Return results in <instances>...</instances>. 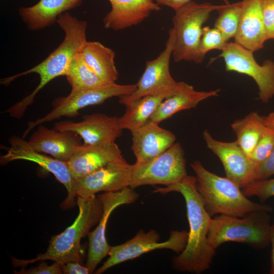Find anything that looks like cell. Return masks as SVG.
<instances>
[{"mask_svg": "<svg viewBox=\"0 0 274 274\" xmlns=\"http://www.w3.org/2000/svg\"><path fill=\"white\" fill-rule=\"evenodd\" d=\"M64 76L72 90L96 88L109 83L96 75L85 63L79 53L71 60Z\"/></svg>", "mask_w": 274, "mask_h": 274, "instance_id": "cell-27", "label": "cell"}, {"mask_svg": "<svg viewBox=\"0 0 274 274\" xmlns=\"http://www.w3.org/2000/svg\"><path fill=\"white\" fill-rule=\"evenodd\" d=\"M191 166L197 179V191L211 217L217 214L243 217L253 212L272 211L271 206L248 199L233 181L209 171L199 160Z\"/></svg>", "mask_w": 274, "mask_h": 274, "instance_id": "cell-3", "label": "cell"}, {"mask_svg": "<svg viewBox=\"0 0 274 274\" xmlns=\"http://www.w3.org/2000/svg\"><path fill=\"white\" fill-rule=\"evenodd\" d=\"M31 134L28 142L36 151L67 162L76 149L82 144L81 138L71 131L48 128L40 124Z\"/></svg>", "mask_w": 274, "mask_h": 274, "instance_id": "cell-19", "label": "cell"}, {"mask_svg": "<svg viewBox=\"0 0 274 274\" xmlns=\"http://www.w3.org/2000/svg\"><path fill=\"white\" fill-rule=\"evenodd\" d=\"M242 10V1L225 4L217 11L218 16L214 27L219 29L228 41L237 32Z\"/></svg>", "mask_w": 274, "mask_h": 274, "instance_id": "cell-28", "label": "cell"}, {"mask_svg": "<svg viewBox=\"0 0 274 274\" xmlns=\"http://www.w3.org/2000/svg\"><path fill=\"white\" fill-rule=\"evenodd\" d=\"M136 88V84L121 85L115 82L96 88L71 90L67 96L58 97L53 101L52 109L47 115L29 122L23 138L40 124L64 116L75 117L79 115L80 110L86 107L100 105L111 97L129 95Z\"/></svg>", "mask_w": 274, "mask_h": 274, "instance_id": "cell-7", "label": "cell"}, {"mask_svg": "<svg viewBox=\"0 0 274 274\" xmlns=\"http://www.w3.org/2000/svg\"><path fill=\"white\" fill-rule=\"evenodd\" d=\"M123 157L115 142L79 146L67 161L73 178L76 179Z\"/></svg>", "mask_w": 274, "mask_h": 274, "instance_id": "cell-18", "label": "cell"}, {"mask_svg": "<svg viewBox=\"0 0 274 274\" xmlns=\"http://www.w3.org/2000/svg\"><path fill=\"white\" fill-rule=\"evenodd\" d=\"M231 127L236 135L238 145L249 159L266 127L262 116L251 112L244 118L235 120Z\"/></svg>", "mask_w": 274, "mask_h": 274, "instance_id": "cell-26", "label": "cell"}, {"mask_svg": "<svg viewBox=\"0 0 274 274\" xmlns=\"http://www.w3.org/2000/svg\"><path fill=\"white\" fill-rule=\"evenodd\" d=\"M247 197L256 196L265 201L274 196V178L255 180L242 189Z\"/></svg>", "mask_w": 274, "mask_h": 274, "instance_id": "cell-31", "label": "cell"}, {"mask_svg": "<svg viewBox=\"0 0 274 274\" xmlns=\"http://www.w3.org/2000/svg\"><path fill=\"white\" fill-rule=\"evenodd\" d=\"M78 215L73 223L63 232L53 236L46 251L29 260L11 257L15 267H21L38 261L51 260L63 264L68 262H81V241L90 229L98 223L102 214V204L95 195L88 198L77 197Z\"/></svg>", "mask_w": 274, "mask_h": 274, "instance_id": "cell-4", "label": "cell"}, {"mask_svg": "<svg viewBox=\"0 0 274 274\" xmlns=\"http://www.w3.org/2000/svg\"><path fill=\"white\" fill-rule=\"evenodd\" d=\"M56 23L64 33V38L59 46L36 66L1 80V84L7 85L16 78L29 74L35 73L40 77L39 84L35 90L6 111L13 118H22L41 89L54 79L65 75L73 58L87 42L86 21L80 20L66 12L58 17Z\"/></svg>", "mask_w": 274, "mask_h": 274, "instance_id": "cell-2", "label": "cell"}, {"mask_svg": "<svg viewBox=\"0 0 274 274\" xmlns=\"http://www.w3.org/2000/svg\"><path fill=\"white\" fill-rule=\"evenodd\" d=\"M171 192L180 193L184 197L189 225L186 247L173 259V268L181 272L202 273L210 267L216 250L208 242L212 218L197 191L196 177L187 176L179 183L164 187H155L153 191L161 194Z\"/></svg>", "mask_w": 274, "mask_h": 274, "instance_id": "cell-1", "label": "cell"}, {"mask_svg": "<svg viewBox=\"0 0 274 274\" xmlns=\"http://www.w3.org/2000/svg\"><path fill=\"white\" fill-rule=\"evenodd\" d=\"M54 128L76 133L83 140L84 145L114 142L123 130L119 117L100 113L85 115L79 122H58Z\"/></svg>", "mask_w": 274, "mask_h": 274, "instance_id": "cell-16", "label": "cell"}, {"mask_svg": "<svg viewBox=\"0 0 274 274\" xmlns=\"http://www.w3.org/2000/svg\"><path fill=\"white\" fill-rule=\"evenodd\" d=\"M274 148V128L266 126L261 138L252 152L249 160L256 173Z\"/></svg>", "mask_w": 274, "mask_h": 274, "instance_id": "cell-30", "label": "cell"}, {"mask_svg": "<svg viewBox=\"0 0 274 274\" xmlns=\"http://www.w3.org/2000/svg\"><path fill=\"white\" fill-rule=\"evenodd\" d=\"M264 125L268 127L274 128V112H272L267 116H262Z\"/></svg>", "mask_w": 274, "mask_h": 274, "instance_id": "cell-38", "label": "cell"}, {"mask_svg": "<svg viewBox=\"0 0 274 274\" xmlns=\"http://www.w3.org/2000/svg\"><path fill=\"white\" fill-rule=\"evenodd\" d=\"M219 91V89L196 91L187 84L178 92L165 98L149 120L159 124L181 111L194 108L202 100L218 96Z\"/></svg>", "mask_w": 274, "mask_h": 274, "instance_id": "cell-23", "label": "cell"}, {"mask_svg": "<svg viewBox=\"0 0 274 274\" xmlns=\"http://www.w3.org/2000/svg\"><path fill=\"white\" fill-rule=\"evenodd\" d=\"M262 9L266 39H274V0H262Z\"/></svg>", "mask_w": 274, "mask_h": 274, "instance_id": "cell-32", "label": "cell"}, {"mask_svg": "<svg viewBox=\"0 0 274 274\" xmlns=\"http://www.w3.org/2000/svg\"><path fill=\"white\" fill-rule=\"evenodd\" d=\"M268 212L255 211L243 217L219 215L212 219L208 239L216 250L229 242L246 244L263 249L270 244L271 224Z\"/></svg>", "mask_w": 274, "mask_h": 274, "instance_id": "cell-5", "label": "cell"}, {"mask_svg": "<svg viewBox=\"0 0 274 274\" xmlns=\"http://www.w3.org/2000/svg\"><path fill=\"white\" fill-rule=\"evenodd\" d=\"M170 95L168 93L146 95L125 106L124 114L119 117L122 129L131 131L143 126L149 121L160 104Z\"/></svg>", "mask_w": 274, "mask_h": 274, "instance_id": "cell-25", "label": "cell"}, {"mask_svg": "<svg viewBox=\"0 0 274 274\" xmlns=\"http://www.w3.org/2000/svg\"><path fill=\"white\" fill-rule=\"evenodd\" d=\"M223 6L209 3L198 4L191 1L175 11L172 18V28L175 33L172 56L175 61L200 63L198 50L203 24L212 12Z\"/></svg>", "mask_w": 274, "mask_h": 274, "instance_id": "cell-6", "label": "cell"}, {"mask_svg": "<svg viewBox=\"0 0 274 274\" xmlns=\"http://www.w3.org/2000/svg\"><path fill=\"white\" fill-rule=\"evenodd\" d=\"M61 265L54 262L52 265H48L44 261L35 267H31L27 270L24 267H22L20 270L14 272L18 274H61L62 273Z\"/></svg>", "mask_w": 274, "mask_h": 274, "instance_id": "cell-33", "label": "cell"}, {"mask_svg": "<svg viewBox=\"0 0 274 274\" xmlns=\"http://www.w3.org/2000/svg\"><path fill=\"white\" fill-rule=\"evenodd\" d=\"M175 39L174 30L168 31V37L165 48L155 59L146 62L145 70L136 84V88L131 94L122 96L119 101L125 106L144 96L168 93L174 94L187 84L177 82L169 71V62L172 56Z\"/></svg>", "mask_w": 274, "mask_h": 274, "instance_id": "cell-8", "label": "cell"}, {"mask_svg": "<svg viewBox=\"0 0 274 274\" xmlns=\"http://www.w3.org/2000/svg\"><path fill=\"white\" fill-rule=\"evenodd\" d=\"M270 244L271 245L270 273L274 274V223L271 224L269 234Z\"/></svg>", "mask_w": 274, "mask_h": 274, "instance_id": "cell-37", "label": "cell"}, {"mask_svg": "<svg viewBox=\"0 0 274 274\" xmlns=\"http://www.w3.org/2000/svg\"><path fill=\"white\" fill-rule=\"evenodd\" d=\"M111 10L103 18L104 27L115 31L138 25L161 8L153 0H109Z\"/></svg>", "mask_w": 274, "mask_h": 274, "instance_id": "cell-21", "label": "cell"}, {"mask_svg": "<svg viewBox=\"0 0 274 274\" xmlns=\"http://www.w3.org/2000/svg\"><path fill=\"white\" fill-rule=\"evenodd\" d=\"M9 143L10 147L7 148L6 153L1 156V164L17 160H27L38 164L52 174L65 187L67 195L62 203V208L68 209L75 205L76 197L73 190L75 179L70 171L67 162L57 160L36 151L23 138L12 136L10 138Z\"/></svg>", "mask_w": 274, "mask_h": 274, "instance_id": "cell-12", "label": "cell"}, {"mask_svg": "<svg viewBox=\"0 0 274 274\" xmlns=\"http://www.w3.org/2000/svg\"><path fill=\"white\" fill-rule=\"evenodd\" d=\"M228 42L222 32L216 27H203L198 50L200 63L209 51L214 49L222 51Z\"/></svg>", "mask_w": 274, "mask_h": 274, "instance_id": "cell-29", "label": "cell"}, {"mask_svg": "<svg viewBox=\"0 0 274 274\" xmlns=\"http://www.w3.org/2000/svg\"><path fill=\"white\" fill-rule=\"evenodd\" d=\"M207 147L220 160L226 177L241 189L256 179V170L236 141L221 142L214 139L207 130L203 132Z\"/></svg>", "mask_w": 274, "mask_h": 274, "instance_id": "cell-15", "label": "cell"}, {"mask_svg": "<svg viewBox=\"0 0 274 274\" xmlns=\"http://www.w3.org/2000/svg\"><path fill=\"white\" fill-rule=\"evenodd\" d=\"M130 132L131 149L138 163L153 159L171 147L176 141L173 132L149 120Z\"/></svg>", "mask_w": 274, "mask_h": 274, "instance_id": "cell-17", "label": "cell"}, {"mask_svg": "<svg viewBox=\"0 0 274 274\" xmlns=\"http://www.w3.org/2000/svg\"><path fill=\"white\" fill-rule=\"evenodd\" d=\"M234 42L256 52L267 40L262 9V0H243L238 27Z\"/></svg>", "mask_w": 274, "mask_h": 274, "instance_id": "cell-20", "label": "cell"}, {"mask_svg": "<svg viewBox=\"0 0 274 274\" xmlns=\"http://www.w3.org/2000/svg\"><path fill=\"white\" fill-rule=\"evenodd\" d=\"M187 176L184 151L176 143L148 162H135L130 187L134 189L147 185L167 186L180 182Z\"/></svg>", "mask_w": 274, "mask_h": 274, "instance_id": "cell-9", "label": "cell"}, {"mask_svg": "<svg viewBox=\"0 0 274 274\" xmlns=\"http://www.w3.org/2000/svg\"><path fill=\"white\" fill-rule=\"evenodd\" d=\"M159 5L165 6L173 9L175 11L191 0H153ZM225 4H229L227 0H221Z\"/></svg>", "mask_w": 274, "mask_h": 274, "instance_id": "cell-36", "label": "cell"}, {"mask_svg": "<svg viewBox=\"0 0 274 274\" xmlns=\"http://www.w3.org/2000/svg\"><path fill=\"white\" fill-rule=\"evenodd\" d=\"M253 53L235 42H230L216 58L224 59L226 71L252 78L258 86L259 99L267 103L274 96V61L267 59L260 65Z\"/></svg>", "mask_w": 274, "mask_h": 274, "instance_id": "cell-11", "label": "cell"}, {"mask_svg": "<svg viewBox=\"0 0 274 274\" xmlns=\"http://www.w3.org/2000/svg\"><path fill=\"white\" fill-rule=\"evenodd\" d=\"M83 1L40 0L32 6L20 8L18 12L30 30H39L56 23L61 14L79 6Z\"/></svg>", "mask_w": 274, "mask_h": 274, "instance_id": "cell-22", "label": "cell"}, {"mask_svg": "<svg viewBox=\"0 0 274 274\" xmlns=\"http://www.w3.org/2000/svg\"><path fill=\"white\" fill-rule=\"evenodd\" d=\"M63 273L64 274H88L89 269L86 266L81 265L80 262L70 261L61 265Z\"/></svg>", "mask_w": 274, "mask_h": 274, "instance_id": "cell-35", "label": "cell"}, {"mask_svg": "<svg viewBox=\"0 0 274 274\" xmlns=\"http://www.w3.org/2000/svg\"><path fill=\"white\" fill-rule=\"evenodd\" d=\"M273 175H274V148L268 157L257 169L255 180L267 179Z\"/></svg>", "mask_w": 274, "mask_h": 274, "instance_id": "cell-34", "label": "cell"}, {"mask_svg": "<svg viewBox=\"0 0 274 274\" xmlns=\"http://www.w3.org/2000/svg\"><path fill=\"white\" fill-rule=\"evenodd\" d=\"M188 237V232L185 230H173L167 240L159 243L160 236L156 231L140 230L124 243L111 247L109 258L94 273L101 274L116 265L155 250L169 249L180 254L185 248Z\"/></svg>", "mask_w": 274, "mask_h": 274, "instance_id": "cell-10", "label": "cell"}, {"mask_svg": "<svg viewBox=\"0 0 274 274\" xmlns=\"http://www.w3.org/2000/svg\"><path fill=\"white\" fill-rule=\"evenodd\" d=\"M132 165L122 157L81 178L75 179L76 197L88 198L99 192H115L130 187Z\"/></svg>", "mask_w": 274, "mask_h": 274, "instance_id": "cell-13", "label": "cell"}, {"mask_svg": "<svg viewBox=\"0 0 274 274\" xmlns=\"http://www.w3.org/2000/svg\"><path fill=\"white\" fill-rule=\"evenodd\" d=\"M103 212L98 225L87 234L89 248L85 266L90 273L94 271L98 264L109 254L111 247L106 238V229L109 218L113 211L119 206L134 203L139 194L130 187L115 192H105L98 195Z\"/></svg>", "mask_w": 274, "mask_h": 274, "instance_id": "cell-14", "label": "cell"}, {"mask_svg": "<svg viewBox=\"0 0 274 274\" xmlns=\"http://www.w3.org/2000/svg\"><path fill=\"white\" fill-rule=\"evenodd\" d=\"M80 55L88 66L101 79L108 83H115L118 72L115 64V52L98 42L87 41Z\"/></svg>", "mask_w": 274, "mask_h": 274, "instance_id": "cell-24", "label": "cell"}]
</instances>
